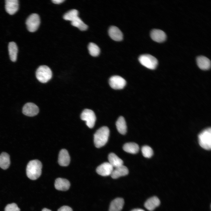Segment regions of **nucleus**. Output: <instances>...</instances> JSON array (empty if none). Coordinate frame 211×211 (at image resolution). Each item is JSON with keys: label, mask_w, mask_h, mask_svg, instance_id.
Wrapping results in <instances>:
<instances>
[{"label": "nucleus", "mask_w": 211, "mask_h": 211, "mask_svg": "<svg viewBox=\"0 0 211 211\" xmlns=\"http://www.w3.org/2000/svg\"><path fill=\"white\" fill-rule=\"evenodd\" d=\"M42 167V163L39 160H34L30 161L26 167L27 176L31 180L37 179L41 175Z\"/></svg>", "instance_id": "obj_1"}, {"label": "nucleus", "mask_w": 211, "mask_h": 211, "mask_svg": "<svg viewBox=\"0 0 211 211\" xmlns=\"http://www.w3.org/2000/svg\"><path fill=\"white\" fill-rule=\"evenodd\" d=\"M109 130L107 126L102 127L98 130L94 135V142L96 147L99 148L107 142L109 135Z\"/></svg>", "instance_id": "obj_2"}, {"label": "nucleus", "mask_w": 211, "mask_h": 211, "mask_svg": "<svg viewBox=\"0 0 211 211\" xmlns=\"http://www.w3.org/2000/svg\"><path fill=\"white\" fill-rule=\"evenodd\" d=\"M199 143L203 149L210 150L211 148V128H208L202 131L198 136Z\"/></svg>", "instance_id": "obj_3"}, {"label": "nucleus", "mask_w": 211, "mask_h": 211, "mask_svg": "<svg viewBox=\"0 0 211 211\" xmlns=\"http://www.w3.org/2000/svg\"><path fill=\"white\" fill-rule=\"evenodd\" d=\"M52 75L51 69L46 65L40 66L36 72L37 79L42 83H45L48 81L51 78Z\"/></svg>", "instance_id": "obj_4"}, {"label": "nucleus", "mask_w": 211, "mask_h": 211, "mask_svg": "<svg viewBox=\"0 0 211 211\" xmlns=\"http://www.w3.org/2000/svg\"><path fill=\"white\" fill-rule=\"evenodd\" d=\"M139 60L142 65L151 69H155L158 64V60L155 57L148 54L140 55Z\"/></svg>", "instance_id": "obj_5"}, {"label": "nucleus", "mask_w": 211, "mask_h": 211, "mask_svg": "<svg viewBox=\"0 0 211 211\" xmlns=\"http://www.w3.org/2000/svg\"><path fill=\"white\" fill-rule=\"evenodd\" d=\"M81 118L86 121V125L92 128L94 126L96 120V116L94 112L90 109H86L82 112Z\"/></svg>", "instance_id": "obj_6"}, {"label": "nucleus", "mask_w": 211, "mask_h": 211, "mask_svg": "<svg viewBox=\"0 0 211 211\" xmlns=\"http://www.w3.org/2000/svg\"><path fill=\"white\" fill-rule=\"evenodd\" d=\"M40 23L39 16L36 13H33L27 18L26 23L28 30L34 32L38 29Z\"/></svg>", "instance_id": "obj_7"}, {"label": "nucleus", "mask_w": 211, "mask_h": 211, "mask_svg": "<svg viewBox=\"0 0 211 211\" xmlns=\"http://www.w3.org/2000/svg\"><path fill=\"white\" fill-rule=\"evenodd\" d=\"M109 83L110 87L115 89H122L126 84L125 79L118 76L111 77L109 79Z\"/></svg>", "instance_id": "obj_8"}, {"label": "nucleus", "mask_w": 211, "mask_h": 211, "mask_svg": "<svg viewBox=\"0 0 211 211\" xmlns=\"http://www.w3.org/2000/svg\"><path fill=\"white\" fill-rule=\"evenodd\" d=\"M39 112L38 107L34 103H28L23 106L22 112L25 115L28 116H34L37 115Z\"/></svg>", "instance_id": "obj_9"}, {"label": "nucleus", "mask_w": 211, "mask_h": 211, "mask_svg": "<svg viewBox=\"0 0 211 211\" xmlns=\"http://www.w3.org/2000/svg\"><path fill=\"white\" fill-rule=\"evenodd\" d=\"M113 167L108 162H104L98 166L96 169L97 173L103 176L110 175L113 170Z\"/></svg>", "instance_id": "obj_10"}, {"label": "nucleus", "mask_w": 211, "mask_h": 211, "mask_svg": "<svg viewBox=\"0 0 211 211\" xmlns=\"http://www.w3.org/2000/svg\"><path fill=\"white\" fill-rule=\"evenodd\" d=\"M150 36L152 39L156 42H162L166 38V35L163 30L158 29H154L150 33Z\"/></svg>", "instance_id": "obj_11"}, {"label": "nucleus", "mask_w": 211, "mask_h": 211, "mask_svg": "<svg viewBox=\"0 0 211 211\" xmlns=\"http://www.w3.org/2000/svg\"><path fill=\"white\" fill-rule=\"evenodd\" d=\"M58 162L59 165L62 166H67L69 165L70 157L68 151L66 149H62L60 151Z\"/></svg>", "instance_id": "obj_12"}, {"label": "nucleus", "mask_w": 211, "mask_h": 211, "mask_svg": "<svg viewBox=\"0 0 211 211\" xmlns=\"http://www.w3.org/2000/svg\"><path fill=\"white\" fill-rule=\"evenodd\" d=\"M5 6L6 10L8 13L13 14L18 9V1L17 0H6Z\"/></svg>", "instance_id": "obj_13"}, {"label": "nucleus", "mask_w": 211, "mask_h": 211, "mask_svg": "<svg viewBox=\"0 0 211 211\" xmlns=\"http://www.w3.org/2000/svg\"><path fill=\"white\" fill-rule=\"evenodd\" d=\"M128 173L127 168L122 165L113 169L110 176L112 178L116 179L121 176H126Z\"/></svg>", "instance_id": "obj_14"}, {"label": "nucleus", "mask_w": 211, "mask_h": 211, "mask_svg": "<svg viewBox=\"0 0 211 211\" xmlns=\"http://www.w3.org/2000/svg\"><path fill=\"white\" fill-rule=\"evenodd\" d=\"M70 185V182L68 180L61 178H57L55 183V188L59 190H67L69 189Z\"/></svg>", "instance_id": "obj_15"}, {"label": "nucleus", "mask_w": 211, "mask_h": 211, "mask_svg": "<svg viewBox=\"0 0 211 211\" xmlns=\"http://www.w3.org/2000/svg\"><path fill=\"white\" fill-rule=\"evenodd\" d=\"M108 34L111 38L114 40L120 41L122 39V33L120 30L116 26H111L108 30Z\"/></svg>", "instance_id": "obj_16"}, {"label": "nucleus", "mask_w": 211, "mask_h": 211, "mask_svg": "<svg viewBox=\"0 0 211 211\" xmlns=\"http://www.w3.org/2000/svg\"><path fill=\"white\" fill-rule=\"evenodd\" d=\"M196 62L199 67L203 70H207L210 67L211 62L207 57L203 56L198 57Z\"/></svg>", "instance_id": "obj_17"}, {"label": "nucleus", "mask_w": 211, "mask_h": 211, "mask_svg": "<svg viewBox=\"0 0 211 211\" xmlns=\"http://www.w3.org/2000/svg\"><path fill=\"white\" fill-rule=\"evenodd\" d=\"M160 203L159 199L156 196H154L148 199L144 204L145 207L150 211H153L158 206Z\"/></svg>", "instance_id": "obj_18"}, {"label": "nucleus", "mask_w": 211, "mask_h": 211, "mask_svg": "<svg viewBox=\"0 0 211 211\" xmlns=\"http://www.w3.org/2000/svg\"><path fill=\"white\" fill-rule=\"evenodd\" d=\"M124 200L121 198H117L111 203L109 211H121L124 204Z\"/></svg>", "instance_id": "obj_19"}, {"label": "nucleus", "mask_w": 211, "mask_h": 211, "mask_svg": "<svg viewBox=\"0 0 211 211\" xmlns=\"http://www.w3.org/2000/svg\"><path fill=\"white\" fill-rule=\"evenodd\" d=\"M109 163L113 167H117L123 165V161L114 153H110L108 156Z\"/></svg>", "instance_id": "obj_20"}, {"label": "nucleus", "mask_w": 211, "mask_h": 211, "mask_svg": "<svg viewBox=\"0 0 211 211\" xmlns=\"http://www.w3.org/2000/svg\"><path fill=\"white\" fill-rule=\"evenodd\" d=\"M18 47L16 43L13 42L9 43L8 50L11 60L13 62L16 61L18 53Z\"/></svg>", "instance_id": "obj_21"}, {"label": "nucleus", "mask_w": 211, "mask_h": 211, "mask_svg": "<svg viewBox=\"0 0 211 211\" xmlns=\"http://www.w3.org/2000/svg\"><path fill=\"white\" fill-rule=\"evenodd\" d=\"M117 130L121 134L124 135L127 132V127L124 118L122 116L120 117L116 123Z\"/></svg>", "instance_id": "obj_22"}, {"label": "nucleus", "mask_w": 211, "mask_h": 211, "mask_svg": "<svg viewBox=\"0 0 211 211\" xmlns=\"http://www.w3.org/2000/svg\"><path fill=\"white\" fill-rule=\"evenodd\" d=\"M123 149L125 152L132 154H135L139 151V145L134 142L125 143L123 147Z\"/></svg>", "instance_id": "obj_23"}, {"label": "nucleus", "mask_w": 211, "mask_h": 211, "mask_svg": "<svg viewBox=\"0 0 211 211\" xmlns=\"http://www.w3.org/2000/svg\"><path fill=\"white\" fill-rule=\"evenodd\" d=\"M10 156L8 154L3 152L0 155V167L3 169H8L10 165Z\"/></svg>", "instance_id": "obj_24"}, {"label": "nucleus", "mask_w": 211, "mask_h": 211, "mask_svg": "<svg viewBox=\"0 0 211 211\" xmlns=\"http://www.w3.org/2000/svg\"><path fill=\"white\" fill-rule=\"evenodd\" d=\"M71 24L81 31L85 30L88 28V26L78 16L71 22Z\"/></svg>", "instance_id": "obj_25"}, {"label": "nucleus", "mask_w": 211, "mask_h": 211, "mask_svg": "<svg viewBox=\"0 0 211 211\" xmlns=\"http://www.w3.org/2000/svg\"><path fill=\"white\" fill-rule=\"evenodd\" d=\"M78 14L79 12L77 10L73 9L66 13L64 15L63 18L64 20L71 22L78 16Z\"/></svg>", "instance_id": "obj_26"}, {"label": "nucleus", "mask_w": 211, "mask_h": 211, "mask_svg": "<svg viewBox=\"0 0 211 211\" xmlns=\"http://www.w3.org/2000/svg\"><path fill=\"white\" fill-rule=\"evenodd\" d=\"M88 49L90 55L93 57L98 55L100 52V49L95 44L90 42L88 46Z\"/></svg>", "instance_id": "obj_27"}, {"label": "nucleus", "mask_w": 211, "mask_h": 211, "mask_svg": "<svg viewBox=\"0 0 211 211\" xmlns=\"http://www.w3.org/2000/svg\"><path fill=\"white\" fill-rule=\"evenodd\" d=\"M143 155L145 157L149 158L153 155V152L152 149L149 146H144L142 148Z\"/></svg>", "instance_id": "obj_28"}, {"label": "nucleus", "mask_w": 211, "mask_h": 211, "mask_svg": "<svg viewBox=\"0 0 211 211\" xmlns=\"http://www.w3.org/2000/svg\"><path fill=\"white\" fill-rule=\"evenodd\" d=\"M20 210L17 204L14 203L7 205L5 208V211H20Z\"/></svg>", "instance_id": "obj_29"}, {"label": "nucleus", "mask_w": 211, "mask_h": 211, "mask_svg": "<svg viewBox=\"0 0 211 211\" xmlns=\"http://www.w3.org/2000/svg\"><path fill=\"white\" fill-rule=\"evenodd\" d=\"M57 211H73V210L68 206H63L59 209Z\"/></svg>", "instance_id": "obj_30"}, {"label": "nucleus", "mask_w": 211, "mask_h": 211, "mask_svg": "<svg viewBox=\"0 0 211 211\" xmlns=\"http://www.w3.org/2000/svg\"><path fill=\"white\" fill-rule=\"evenodd\" d=\"M64 1V0H52V1L55 4H59L62 3Z\"/></svg>", "instance_id": "obj_31"}, {"label": "nucleus", "mask_w": 211, "mask_h": 211, "mask_svg": "<svg viewBox=\"0 0 211 211\" xmlns=\"http://www.w3.org/2000/svg\"><path fill=\"white\" fill-rule=\"evenodd\" d=\"M131 211H145L144 210L141 209H134Z\"/></svg>", "instance_id": "obj_32"}, {"label": "nucleus", "mask_w": 211, "mask_h": 211, "mask_svg": "<svg viewBox=\"0 0 211 211\" xmlns=\"http://www.w3.org/2000/svg\"><path fill=\"white\" fill-rule=\"evenodd\" d=\"M42 211H52L51 210H49L48 209H47L46 208H44L42 209Z\"/></svg>", "instance_id": "obj_33"}]
</instances>
